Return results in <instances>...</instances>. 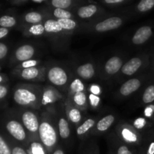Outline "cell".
Segmentation results:
<instances>
[{
  "label": "cell",
  "instance_id": "48",
  "mask_svg": "<svg viewBox=\"0 0 154 154\" xmlns=\"http://www.w3.org/2000/svg\"><path fill=\"white\" fill-rule=\"evenodd\" d=\"M8 32H9L8 29L0 27V39L5 37V36L8 34Z\"/></svg>",
  "mask_w": 154,
  "mask_h": 154
},
{
  "label": "cell",
  "instance_id": "37",
  "mask_svg": "<svg viewBox=\"0 0 154 154\" xmlns=\"http://www.w3.org/2000/svg\"><path fill=\"white\" fill-rule=\"evenodd\" d=\"M17 23L16 18L10 15H4L0 17V26L2 28L8 29L14 27Z\"/></svg>",
  "mask_w": 154,
  "mask_h": 154
},
{
  "label": "cell",
  "instance_id": "20",
  "mask_svg": "<svg viewBox=\"0 0 154 154\" xmlns=\"http://www.w3.org/2000/svg\"><path fill=\"white\" fill-rule=\"evenodd\" d=\"M109 154H138V150L122 142L114 132H110L108 137Z\"/></svg>",
  "mask_w": 154,
  "mask_h": 154
},
{
  "label": "cell",
  "instance_id": "27",
  "mask_svg": "<svg viewBox=\"0 0 154 154\" xmlns=\"http://www.w3.org/2000/svg\"><path fill=\"white\" fill-rule=\"evenodd\" d=\"M87 1L80 0H48L46 7L60 8L73 11L76 8L87 3Z\"/></svg>",
  "mask_w": 154,
  "mask_h": 154
},
{
  "label": "cell",
  "instance_id": "47",
  "mask_svg": "<svg viewBox=\"0 0 154 154\" xmlns=\"http://www.w3.org/2000/svg\"><path fill=\"white\" fill-rule=\"evenodd\" d=\"M11 3L14 5H23L30 3V1L29 0H15V1H12Z\"/></svg>",
  "mask_w": 154,
  "mask_h": 154
},
{
  "label": "cell",
  "instance_id": "1",
  "mask_svg": "<svg viewBox=\"0 0 154 154\" xmlns=\"http://www.w3.org/2000/svg\"><path fill=\"white\" fill-rule=\"evenodd\" d=\"M132 17L126 8L118 11L109 12L106 15L90 22L83 23L81 33L102 34L121 28Z\"/></svg>",
  "mask_w": 154,
  "mask_h": 154
},
{
  "label": "cell",
  "instance_id": "40",
  "mask_svg": "<svg viewBox=\"0 0 154 154\" xmlns=\"http://www.w3.org/2000/svg\"><path fill=\"white\" fill-rule=\"evenodd\" d=\"M0 154H12L11 148L0 135Z\"/></svg>",
  "mask_w": 154,
  "mask_h": 154
},
{
  "label": "cell",
  "instance_id": "33",
  "mask_svg": "<svg viewBox=\"0 0 154 154\" xmlns=\"http://www.w3.org/2000/svg\"><path fill=\"white\" fill-rule=\"evenodd\" d=\"M23 34L26 37L42 38L45 37V29L43 23L27 26L23 28Z\"/></svg>",
  "mask_w": 154,
  "mask_h": 154
},
{
  "label": "cell",
  "instance_id": "34",
  "mask_svg": "<svg viewBox=\"0 0 154 154\" xmlns=\"http://www.w3.org/2000/svg\"><path fill=\"white\" fill-rule=\"evenodd\" d=\"M131 124L133 126L135 129L139 131L141 133H146L147 132L150 131V129H154L153 123L150 120H147V118L143 116V117H139L138 118H135Z\"/></svg>",
  "mask_w": 154,
  "mask_h": 154
},
{
  "label": "cell",
  "instance_id": "30",
  "mask_svg": "<svg viewBox=\"0 0 154 154\" xmlns=\"http://www.w3.org/2000/svg\"><path fill=\"white\" fill-rule=\"evenodd\" d=\"M43 8L45 9L47 13L49 14L51 18L57 20L60 19H78L72 11L64 10V9L60 8H54L46 7V6Z\"/></svg>",
  "mask_w": 154,
  "mask_h": 154
},
{
  "label": "cell",
  "instance_id": "23",
  "mask_svg": "<svg viewBox=\"0 0 154 154\" xmlns=\"http://www.w3.org/2000/svg\"><path fill=\"white\" fill-rule=\"evenodd\" d=\"M63 103H64V108L66 116H67L69 122L72 125L74 129H75L77 126H79L85 120V118L87 117H86L87 113L84 112L83 111L80 110L79 108H77L76 106H75L66 98L65 99Z\"/></svg>",
  "mask_w": 154,
  "mask_h": 154
},
{
  "label": "cell",
  "instance_id": "43",
  "mask_svg": "<svg viewBox=\"0 0 154 154\" xmlns=\"http://www.w3.org/2000/svg\"><path fill=\"white\" fill-rule=\"evenodd\" d=\"M8 52V46L4 43H0V60H2L7 56Z\"/></svg>",
  "mask_w": 154,
  "mask_h": 154
},
{
  "label": "cell",
  "instance_id": "41",
  "mask_svg": "<svg viewBox=\"0 0 154 154\" xmlns=\"http://www.w3.org/2000/svg\"><path fill=\"white\" fill-rule=\"evenodd\" d=\"M147 74L150 78V81L154 82V52L151 54V57H150V66H149L148 71H147Z\"/></svg>",
  "mask_w": 154,
  "mask_h": 154
},
{
  "label": "cell",
  "instance_id": "21",
  "mask_svg": "<svg viewBox=\"0 0 154 154\" xmlns=\"http://www.w3.org/2000/svg\"><path fill=\"white\" fill-rule=\"evenodd\" d=\"M102 93L103 89L97 83L87 84V99L89 109L97 111L100 109L102 105Z\"/></svg>",
  "mask_w": 154,
  "mask_h": 154
},
{
  "label": "cell",
  "instance_id": "39",
  "mask_svg": "<svg viewBox=\"0 0 154 154\" xmlns=\"http://www.w3.org/2000/svg\"><path fill=\"white\" fill-rule=\"evenodd\" d=\"M89 138L87 140V146H88L89 153L90 154H100L99 152V147L98 145L97 142L94 139H90Z\"/></svg>",
  "mask_w": 154,
  "mask_h": 154
},
{
  "label": "cell",
  "instance_id": "3",
  "mask_svg": "<svg viewBox=\"0 0 154 154\" xmlns=\"http://www.w3.org/2000/svg\"><path fill=\"white\" fill-rule=\"evenodd\" d=\"M38 138L48 154H51L60 144L58 130L53 115L46 110L39 111Z\"/></svg>",
  "mask_w": 154,
  "mask_h": 154
},
{
  "label": "cell",
  "instance_id": "4",
  "mask_svg": "<svg viewBox=\"0 0 154 154\" xmlns=\"http://www.w3.org/2000/svg\"><path fill=\"white\" fill-rule=\"evenodd\" d=\"M45 67L47 83L66 95L74 75L69 65L51 61L45 63Z\"/></svg>",
  "mask_w": 154,
  "mask_h": 154
},
{
  "label": "cell",
  "instance_id": "29",
  "mask_svg": "<svg viewBox=\"0 0 154 154\" xmlns=\"http://www.w3.org/2000/svg\"><path fill=\"white\" fill-rule=\"evenodd\" d=\"M96 2L105 8H107L108 9L114 10V11H118L129 7L133 3V1L132 0H104Z\"/></svg>",
  "mask_w": 154,
  "mask_h": 154
},
{
  "label": "cell",
  "instance_id": "11",
  "mask_svg": "<svg viewBox=\"0 0 154 154\" xmlns=\"http://www.w3.org/2000/svg\"><path fill=\"white\" fill-rule=\"evenodd\" d=\"M149 81L150 78L147 72L126 80L120 84V86L116 91L115 99L117 100H125L129 99L144 88Z\"/></svg>",
  "mask_w": 154,
  "mask_h": 154
},
{
  "label": "cell",
  "instance_id": "52",
  "mask_svg": "<svg viewBox=\"0 0 154 154\" xmlns=\"http://www.w3.org/2000/svg\"><path fill=\"white\" fill-rule=\"evenodd\" d=\"M153 125H154V121H153Z\"/></svg>",
  "mask_w": 154,
  "mask_h": 154
},
{
  "label": "cell",
  "instance_id": "2",
  "mask_svg": "<svg viewBox=\"0 0 154 154\" xmlns=\"http://www.w3.org/2000/svg\"><path fill=\"white\" fill-rule=\"evenodd\" d=\"M42 88L43 85L39 84H20L14 91V101L23 108L40 111Z\"/></svg>",
  "mask_w": 154,
  "mask_h": 154
},
{
  "label": "cell",
  "instance_id": "31",
  "mask_svg": "<svg viewBox=\"0 0 154 154\" xmlns=\"http://www.w3.org/2000/svg\"><path fill=\"white\" fill-rule=\"evenodd\" d=\"M138 152L141 154H154V129L144 134V141Z\"/></svg>",
  "mask_w": 154,
  "mask_h": 154
},
{
  "label": "cell",
  "instance_id": "16",
  "mask_svg": "<svg viewBox=\"0 0 154 154\" xmlns=\"http://www.w3.org/2000/svg\"><path fill=\"white\" fill-rule=\"evenodd\" d=\"M154 35V24L146 23L137 27L128 38L129 43L135 47H141L147 44Z\"/></svg>",
  "mask_w": 154,
  "mask_h": 154
},
{
  "label": "cell",
  "instance_id": "7",
  "mask_svg": "<svg viewBox=\"0 0 154 154\" xmlns=\"http://www.w3.org/2000/svg\"><path fill=\"white\" fill-rule=\"evenodd\" d=\"M64 100L57 104L54 108L46 111H49L53 115L58 130L60 141L65 145L69 146L71 145L73 140L74 127L71 124L66 114L64 103H63Z\"/></svg>",
  "mask_w": 154,
  "mask_h": 154
},
{
  "label": "cell",
  "instance_id": "5",
  "mask_svg": "<svg viewBox=\"0 0 154 154\" xmlns=\"http://www.w3.org/2000/svg\"><path fill=\"white\" fill-rule=\"evenodd\" d=\"M150 57L151 54L149 53L142 52L127 59L115 81L122 84L126 80L147 73L150 66Z\"/></svg>",
  "mask_w": 154,
  "mask_h": 154
},
{
  "label": "cell",
  "instance_id": "24",
  "mask_svg": "<svg viewBox=\"0 0 154 154\" xmlns=\"http://www.w3.org/2000/svg\"><path fill=\"white\" fill-rule=\"evenodd\" d=\"M99 117V116L87 117L79 126L75 128V134L79 140L85 141L91 138V134Z\"/></svg>",
  "mask_w": 154,
  "mask_h": 154
},
{
  "label": "cell",
  "instance_id": "35",
  "mask_svg": "<svg viewBox=\"0 0 154 154\" xmlns=\"http://www.w3.org/2000/svg\"><path fill=\"white\" fill-rule=\"evenodd\" d=\"M24 148L27 154H48L39 139H30Z\"/></svg>",
  "mask_w": 154,
  "mask_h": 154
},
{
  "label": "cell",
  "instance_id": "51",
  "mask_svg": "<svg viewBox=\"0 0 154 154\" xmlns=\"http://www.w3.org/2000/svg\"><path fill=\"white\" fill-rule=\"evenodd\" d=\"M138 154H141V153H139V152H138Z\"/></svg>",
  "mask_w": 154,
  "mask_h": 154
},
{
  "label": "cell",
  "instance_id": "38",
  "mask_svg": "<svg viewBox=\"0 0 154 154\" xmlns=\"http://www.w3.org/2000/svg\"><path fill=\"white\" fill-rule=\"evenodd\" d=\"M143 115L147 120L152 122L154 121V102L153 103L144 107Z\"/></svg>",
  "mask_w": 154,
  "mask_h": 154
},
{
  "label": "cell",
  "instance_id": "28",
  "mask_svg": "<svg viewBox=\"0 0 154 154\" xmlns=\"http://www.w3.org/2000/svg\"><path fill=\"white\" fill-rule=\"evenodd\" d=\"M57 21L65 31L72 35L81 32L84 23L78 19H60Z\"/></svg>",
  "mask_w": 154,
  "mask_h": 154
},
{
  "label": "cell",
  "instance_id": "46",
  "mask_svg": "<svg viewBox=\"0 0 154 154\" xmlns=\"http://www.w3.org/2000/svg\"><path fill=\"white\" fill-rule=\"evenodd\" d=\"M51 154H66V152H65L64 147H63V144H59Z\"/></svg>",
  "mask_w": 154,
  "mask_h": 154
},
{
  "label": "cell",
  "instance_id": "36",
  "mask_svg": "<svg viewBox=\"0 0 154 154\" xmlns=\"http://www.w3.org/2000/svg\"><path fill=\"white\" fill-rule=\"evenodd\" d=\"M43 64L44 63L42 59H33V60H27V61L23 62V63L17 64V66H16V69L20 70V69H29V68L40 66Z\"/></svg>",
  "mask_w": 154,
  "mask_h": 154
},
{
  "label": "cell",
  "instance_id": "42",
  "mask_svg": "<svg viewBox=\"0 0 154 154\" xmlns=\"http://www.w3.org/2000/svg\"><path fill=\"white\" fill-rule=\"evenodd\" d=\"M12 154H27L25 148L20 144H14L11 147Z\"/></svg>",
  "mask_w": 154,
  "mask_h": 154
},
{
  "label": "cell",
  "instance_id": "32",
  "mask_svg": "<svg viewBox=\"0 0 154 154\" xmlns=\"http://www.w3.org/2000/svg\"><path fill=\"white\" fill-rule=\"evenodd\" d=\"M154 102V82L150 81L142 89L140 96V105L146 106Z\"/></svg>",
  "mask_w": 154,
  "mask_h": 154
},
{
  "label": "cell",
  "instance_id": "19",
  "mask_svg": "<svg viewBox=\"0 0 154 154\" xmlns=\"http://www.w3.org/2000/svg\"><path fill=\"white\" fill-rule=\"evenodd\" d=\"M39 48L34 44H24L18 47L14 54V61L18 64L27 60L40 58Z\"/></svg>",
  "mask_w": 154,
  "mask_h": 154
},
{
  "label": "cell",
  "instance_id": "17",
  "mask_svg": "<svg viewBox=\"0 0 154 154\" xmlns=\"http://www.w3.org/2000/svg\"><path fill=\"white\" fill-rule=\"evenodd\" d=\"M5 127L11 136L17 141L20 145L23 147L27 145L29 141V137L20 119L19 120L11 119L8 120L6 123Z\"/></svg>",
  "mask_w": 154,
  "mask_h": 154
},
{
  "label": "cell",
  "instance_id": "26",
  "mask_svg": "<svg viewBox=\"0 0 154 154\" xmlns=\"http://www.w3.org/2000/svg\"><path fill=\"white\" fill-rule=\"evenodd\" d=\"M154 9V0H141L126 8V11L132 17L142 16Z\"/></svg>",
  "mask_w": 154,
  "mask_h": 154
},
{
  "label": "cell",
  "instance_id": "45",
  "mask_svg": "<svg viewBox=\"0 0 154 154\" xmlns=\"http://www.w3.org/2000/svg\"><path fill=\"white\" fill-rule=\"evenodd\" d=\"M48 0H32L30 1V3L34 5H37L38 6H42V7H45L48 4Z\"/></svg>",
  "mask_w": 154,
  "mask_h": 154
},
{
  "label": "cell",
  "instance_id": "10",
  "mask_svg": "<svg viewBox=\"0 0 154 154\" xmlns=\"http://www.w3.org/2000/svg\"><path fill=\"white\" fill-rule=\"evenodd\" d=\"M114 133L122 142L138 150L142 144L145 134L140 132L130 123L125 120L119 121L115 125Z\"/></svg>",
  "mask_w": 154,
  "mask_h": 154
},
{
  "label": "cell",
  "instance_id": "44",
  "mask_svg": "<svg viewBox=\"0 0 154 154\" xmlns=\"http://www.w3.org/2000/svg\"><path fill=\"white\" fill-rule=\"evenodd\" d=\"M8 94V88L5 85L0 84V99L5 98Z\"/></svg>",
  "mask_w": 154,
  "mask_h": 154
},
{
  "label": "cell",
  "instance_id": "15",
  "mask_svg": "<svg viewBox=\"0 0 154 154\" xmlns=\"http://www.w3.org/2000/svg\"><path fill=\"white\" fill-rule=\"evenodd\" d=\"M66 97V96L64 93H61L54 86L48 84H45L42 88L41 111L54 108L57 104L63 102Z\"/></svg>",
  "mask_w": 154,
  "mask_h": 154
},
{
  "label": "cell",
  "instance_id": "50",
  "mask_svg": "<svg viewBox=\"0 0 154 154\" xmlns=\"http://www.w3.org/2000/svg\"><path fill=\"white\" fill-rule=\"evenodd\" d=\"M5 80V79L4 77H3L2 75H0V84H1V83H2V82H4Z\"/></svg>",
  "mask_w": 154,
  "mask_h": 154
},
{
  "label": "cell",
  "instance_id": "18",
  "mask_svg": "<svg viewBox=\"0 0 154 154\" xmlns=\"http://www.w3.org/2000/svg\"><path fill=\"white\" fill-rule=\"evenodd\" d=\"M45 72H46L45 64L37 67L29 68V69H20V70L15 69V73L18 78L25 81H31L35 84L46 81Z\"/></svg>",
  "mask_w": 154,
  "mask_h": 154
},
{
  "label": "cell",
  "instance_id": "6",
  "mask_svg": "<svg viewBox=\"0 0 154 154\" xmlns=\"http://www.w3.org/2000/svg\"><path fill=\"white\" fill-rule=\"evenodd\" d=\"M45 29V37L53 49L58 52H64L69 48L72 35L65 31L57 20L48 18L43 23Z\"/></svg>",
  "mask_w": 154,
  "mask_h": 154
},
{
  "label": "cell",
  "instance_id": "12",
  "mask_svg": "<svg viewBox=\"0 0 154 154\" xmlns=\"http://www.w3.org/2000/svg\"><path fill=\"white\" fill-rule=\"evenodd\" d=\"M69 66L72 72L85 82L99 79V63L91 59L73 60Z\"/></svg>",
  "mask_w": 154,
  "mask_h": 154
},
{
  "label": "cell",
  "instance_id": "13",
  "mask_svg": "<svg viewBox=\"0 0 154 154\" xmlns=\"http://www.w3.org/2000/svg\"><path fill=\"white\" fill-rule=\"evenodd\" d=\"M72 12L82 22H90L109 13L106 8L94 1H87V3L76 8Z\"/></svg>",
  "mask_w": 154,
  "mask_h": 154
},
{
  "label": "cell",
  "instance_id": "8",
  "mask_svg": "<svg viewBox=\"0 0 154 154\" xmlns=\"http://www.w3.org/2000/svg\"><path fill=\"white\" fill-rule=\"evenodd\" d=\"M126 60L127 55L123 53H115L108 56L99 63V79L106 82L115 81Z\"/></svg>",
  "mask_w": 154,
  "mask_h": 154
},
{
  "label": "cell",
  "instance_id": "22",
  "mask_svg": "<svg viewBox=\"0 0 154 154\" xmlns=\"http://www.w3.org/2000/svg\"><path fill=\"white\" fill-rule=\"evenodd\" d=\"M116 121H117V116L113 113L106 114L101 117L99 116L91 134V137L99 136L107 133L115 124Z\"/></svg>",
  "mask_w": 154,
  "mask_h": 154
},
{
  "label": "cell",
  "instance_id": "9",
  "mask_svg": "<svg viewBox=\"0 0 154 154\" xmlns=\"http://www.w3.org/2000/svg\"><path fill=\"white\" fill-rule=\"evenodd\" d=\"M66 99L75 106L84 112L87 113L88 107L87 99V84L74 74L72 81L66 94Z\"/></svg>",
  "mask_w": 154,
  "mask_h": 154
},
{
  "label": "cell",
  "instance_id": "14",
  "mask_svg": "<svg viewBox=\"0 0 154 154\" xmlns=\"http://www.w3.org/2000/svg\"><path fill=\"white\" fill-rule=\"evenodd\" d=\"M20 120L23 125L30 139H39V111L29 108H23L20 112Z\"/></svg>",
  "mask_w": 154,
  "mask_h": 154
},
{
  "label": "cell",
  "instance_id": "49",
  "mask_svg": "<svg viewBox=\"0 0 154 154\" xmlns=\"http://www.w3.org/2000/svg\"><path fill=\"white\" fill-rule=\"evenodd\" d=\"M81 154H90V153H89L88 146H87V143L85 144V146H84V149L82 150V153Z\"/></svg>",
  "mask_w": 154,
  "mask_h": 154
},
{
  "label": "cell",
  "instance_id": "25",
  "mask_svg": "<svg viewBox=\"0 0 154 154\" xmlns=\"http://www.w3.org/2000/svg\"><path fill=\"white\" fill-rule=\"evenodd\" d=\"M51 18L45 9L43 7L38 10L29 11L22 16L23 28L27 26L35 25V24L43 23L45 20Z\"/></svg>",
  "mask_w": 154,
  "mask_h": 154
}]
</instances>
